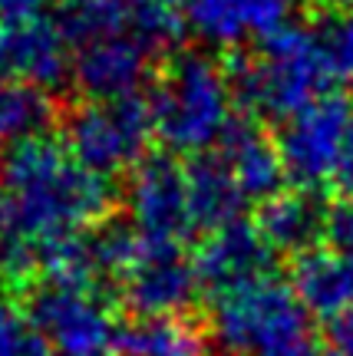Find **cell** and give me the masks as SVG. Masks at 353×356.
<instances>
[{
  "label": "cell",
  "mask_w": 353,
  "mask_h": 356,
  "mask_svg": "<svg viewBox=\"0 0 353 356\" xmlns=\"http://www.w3.org/2000/svg\"><path fill=\"white\" fill-rule=\"evenodd\" d=\"M106 211V175L66 142L33 136L0 155V261L56 264Z\"/></svg>",
  "instance_id": "obj_1"
},
{
  "label": "cell",
  "mask_w": 353,
  "mask_h": 356,
  "mask_svg": "<svg viewBox=\"0 0 353 356\" xmlns=\"http://www.w3.org/2000/svg\"><path fill=\"white\" fill-rule=\"evenodd\" d=\"M182 26L175 0H70L60 17L73 76L89 96L136 92Z\"/></svg>",
  "instance_id": "obj_2"
},
{
  "label": "cell",
  "mask_w": 353,
  "mask_h": 356,
  "mask_svg": "<svg viewBox=\"0 0 353 356\" xmlns=\"http://www.w3.org/2000/svg\"><path fill=\"white\" fill-rule=\"evenodd\" d=\"M225 73L238 113L258 122H284L337 83L317 33L290 24L254 40V50L231 53Z\"/></svg>",
  "instance_id": "obj_3"
},
{
  "label": "cell",
  "mask_w": 353,
  "mask_h": 356,
  "mask_svg": "<svg viewBox=\"0 0 353 356\" xmlns=\"http://www.w3.org/2000/svg\"><path fill=\"white\" fill-rule=\"evenodd\" d=\"M149 113L155 136L172 152L202 155L218 145L238 115V106L225 66L212 63L205 53L189 50L168 56V63L155 73Z\"/></svg>",
  "instance_id": "obj_4"
},
{
  "label": "cell",
  "mask_w": 353,
  "mask_h": 356,
  "mask_svg": "<svg viewBox=\"0 0 353 356\" xmlns=\"http://www.w3.org/2000/svg\"><path fill=\"white\" fill-rule=\"evenodd\" d=\"M317 320L278 274L214 297L212 330L231 356H324Z\"/></svg>",
  "instance_id": "obj_5"
},
{
  "label": "cell",
  "mask_w": 353,
  "mask_h": 356,
  "mask_svg": "<svg viewBox=\"0 0 353 356\" xmlns=\"http://www.w3.org/2000/svg\"><path fill=\"white\" fill-rule=\"evenodd\" d=\"M152 136H155V126H152L149 102H142L136 92L93 96L70 119L66 145L86 168L113 178L139 165Z\"/></svg>",
  "instance_id": "obj_6"
},
{
  "label": "cell",
  "mask_w": 353,
  "mask_h": 356,
  "mask_svg": "<svg viewBox=\"0 0 353 356\" xmlns=\"http://www.w3.org/2000/svg\"><path fill=\"white\" fill-rule=\"evenodd\" d=\"M30 314L47 333L53 356H106L116 350L119 323L106 310L102 287L79 274L56 270L33 293Z\"/></svg>",
  "instance_id": "obj_7"
},
{
  "label": "cell",
  "mask_w": 353,
  "mask_h": 356,
  "mask_svg": "<svg viewBox=\"0 0 353 356\" xmlns=\"http://www.w3.org/2000/svg\"><path fill=\"white\" fill-rule=\"evenodd\" d=\"M353 119V99L330 89L304 109L288 115L274 132L288 181L297 188L334 191V172L340 162V149Z\"/></svg>",
  "instance_id": "obj_8"
},
{
  "label": "cell",
  "mask_w": 353,
  "mask_h": 356,
  "mask_svg": "<svg viewBox=\"0 0 353 356\" xmlns=\"http://www.w3.org/2000/svg\"><path fill=\"white\" fill-rule=\"evenodd\" d=\"M132 314H182L202 291L195 270V257L182 251L175 241H152L136 234L119 284Z\"/></svg>",
  "instance_id": "obj_9"
},
{
  "label": "cell",
  "mask_w": 353,
  "mask_h": 356,
  "mask_svg": "<svg viewBox=\"0 0 353 356\" xmlns=\"http://www.w3.org/2000/svg\"><path fill=\"white\" fill-rule=\"evenodd\" d=\"M129 218L132 231L152 241H175L198 234L191 215L189 168L172 155H149L132 168L129 185Z\"/></svg>",
  "instance_id": "obj_10"
},
{
  "label": "cell",
  "mask_w": 353,
  "mask_h": 356,
  "mask_svg": "<svg viewBox=\"0 0 353 356\" xmlns=\"http://www.w3.org/2000/svg\"><path fill=\"white\" fill-rule=\"evenodd\" d=\"M278 251L265 241L254 221H231L205 234L202 248L195 254V270L202 280V291L221 297L238 291L244 284L278 274Z\"/></svg>",
  "instance_id": "obj_11"
},
{
  "label": "cell",
  "mask_w": 353,
  "mask_h": 356,
  "mask_svg": "<svg viewBox=\"0 0 353 356\" xmlns=\"http://www.w3.org/2000/svg\"><path fill=\"white\" fill-rule=\"evenodd\" d=\"M334 195L320 188H284L258 204L254 225L281 257H297L320 248L327 238V215Z\"/></svg>",
  "instance_id": "obj_12"
},
{
  "label": "cell",
  "mask_w": 353,
  "mask_h": 356,
  "mask_svg": "<svg viewBox=\"0 0 353 356\" xmlns=\"http://www.w3.org/2000/svg\"><path fill=\"white\" fill-rule=\"evenodd\" d=\"M214 152L231 168L248 204H261L271 195L288 188V172H284L281 152L274 145V136H267L265 126L251 115H235L231 126L225 129V136L214 145Z\"/></svg>",
  "instance_id": "obj_13"
},
{
  "label": "cell",
  "mask_w": 353,
  "mask_h": 356,
  "mask_svg": "<svg viewBox=\"0 0 353 356\" xmlns=\"http://www.w3.org/2000/svg\"><path fill=\"white\" fill-rule=\"evenodd\" d=\"M294 0H178L185 24L208 43L241 47L288 24Z\"/></svg>",
  "instance_id": "obj_14"
},
{
  "label": "cell",
  "mask_w": 353,
  "mask_h": 356,
  "mask_svg": "<svg viewBox=\"0 0 353 356\" xmlns=\"http://www.w3.org/2000/svg\"><path fill=\"white\" fill-rule=\"evenodd\" d=\"M290 284L311 317L327 323L353 310V254L334 251L327 244L290 257Z\"/></svg>",
  "instance_id": "obj_15"
},
{
  "label": "cell",
  "mask_w": 353,
  "mask_h": 356,
  "mask_svg": "<svg viewBox=\"0 0 353 356\" xmlns=\"http://www.w3.org/2000/svg\"><path fill=\"white\" fill-rule=\"evenodd\" d=\"M189 195H191V215H195V228L198 234L231 225L244 215V191L238 188V181L231 175V168L225 165V159L218 152H202L191 155L189 165Z\"/></svg>",
  "instance_id": "obj_16"
},
{
  "label": "cell",
  "mask_w": 353,
  "mask_h": 356,
  "mask_svg": "<svg viewBox=\"0 0 353 356\" xmlns=\"http://www.w3.org/2000/svg\"><path fill=\"white\" fill-rule=\"evenodd\" d=\"M119 356H205V333L182 314H132L116 333Z\"/></svg>",
  "instance_id": "obj_17"
},
{
  "label": "cell",
  "mask_w": 353,
  "mask_h": 356,
  "mask_svg": "<svg viewBox=\"0 0 353 356\" xmlns=\"http://www.w3.org/2000/svg\"><path fill=\"white\" fill-rule=\"evenodd\" d=\"M50 126V99L47 92L26 79L0 76V142H24L43 136Z\"/></svg>",
  "instance_id": "obj_18"
},
{
  "label": "cell",
  "mask_w": 353,
  "mask_h": 356,
  "mask_svg": "<svg viewBox=\"0 0 353 356\" xmlns=\"http://www.w3.org/2000/svg\"><path fill=\"white\" fill-rule=\"evenodd\" d=\"M0 356H53L33 314L10 300H0Z\"/></svg>",
  "instance_id": "obj_19"
},
{
  "label": "cell",
  "mask_w": 353,
  "mask_h": 356,
  "mask_svg": "<svg viewBox=\"0 0 353 356\" xmlns=\"http://www.w3.org/2000/svg\"><path fill=\"white\" fill-rule=\"evenodd\" d=\"M317 20L320 24L314 26V33L320 40V50L327 56L334 79L353 83V7L317 17Z\"/></svg>",
  "instance_id": "obj_20"
},
{
  "label": "cell",
  "mask_w": 353,
  "mask_h": 356,
  "mask_svg": "<svg viewBox=\"0 0 353 356\" xmlns=\"http://www.w3.org/2000/svg\"><path fill=\"white\" fill-rule=\"evenodd\" d=\"M324 244L334 248V251L353 254V195H343V198L330 202L327 238H324Z\"/></svg>",
  "instance_id": "obj_21"
},
{
  "label": "cell",
  "mask_w": 353,
  "mask_h": 356,
  "mask_svg": "<svg viewBox=\"0 0 353 356\" xmlns=\"http://www.w3.org/2000/svg\"><path fill=\"white\" fill-rule=\"evenodd\" d=\"M43 10H47V0H0V26H13L37 20V17H47Z\"/></svg>",
  "instance_id": "obj_22"
},
{
  "label": "cell",
  "mask_w": 353,
  "mask_h": 356,
  "mask_svg": "<svg viewBox=\"0 0 353 356\" xmlns=\"http://www.w3.org/2000/svg\"><path fill=\"white\" fill-rule=\"evenodd\" d=\"M334 191L340 195H353V119H350V129H347V139H343V149H340V162H337V172H334Z\"/></svg>",
  "instance_id": "obj_23"
},
{
  "label": "cell",
  "mask_w": 353,
  "mask_h": 356,
  "mask_svg": "<svg viewBox=\"0 0 353 356\" xmlns=\"http://www.w3.org/2000/svg\"><path fill=\"white\" fill-rule=\"evenodd\" d=\"M304 3H307V10L314 13V17H327V13L353 7V0H304Z\"/></svg>",
  "instance_id": "obj_24"
},
{
  "label": "cell",
  "mask_w": 353,
  "mask_h": 356,
  "mask_svg": "<svg viewBox=\"0 0 353 356\" xmlns=\"http://www.w3.org/2000/svg\"><path fill=\"white\" fill-rule=\"evenodd\" d=\"M175 3H178V0H175Z\"/></svg>",
  "instance_id": "obj_25"
}]
</instances>
